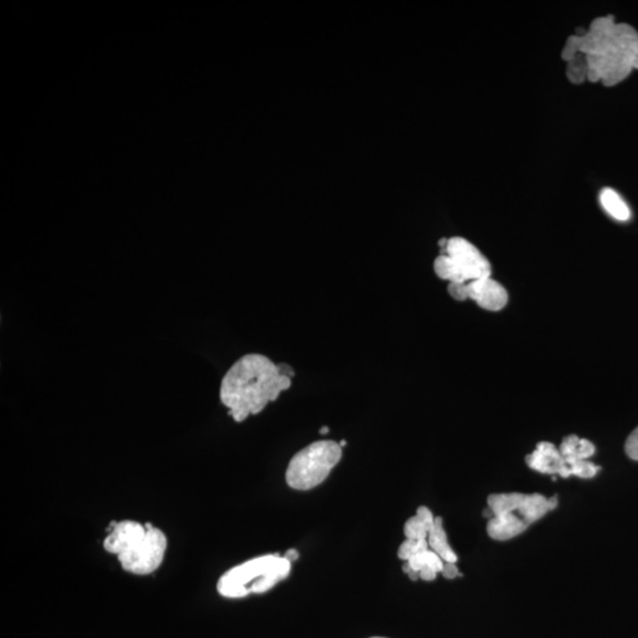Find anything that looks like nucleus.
<instances>
[{
    "label": "nucleus",
    "mask_w": 638,
    "mask_h": 638,
    "mask_svg": "<svg viewBox=\"0 0 638 638\" xmlns=\"http://www.w3.org/2000/svg\"><path fill=\"white\" fill-rule=\"evenodd\" d=\"M405 563L409 565V568H411L412 570L420 572L421 568L428 567L433 568V570L437 571L438 574H440L445 565V561L442 560L441 558L438 557V554L430 549L423 551V552L415 554V556L409 558V560L405 561Z\"/></svg>",
    "instance_id": "2eb2a0df"
},
{
    "label": "nucleus",
    "mask_w": 638,
    "mask_h": 638,
    "mask_svg": "<svg viewBox=\"0 0 638 638\" xmlns=\"http://www.w3.org/2000/svg\"><path fill=\"white\" fill-rule=\"evenodd\" d=\"M587 81L614 86L638 70V32L629 24H616L610 39L601 53L589 54Z\"/></svg>",
    "instance_id": "7ed1b4c3"
},
{
    "label": "nucleus",
    "mask_w": 638,
    "mask_h": 638,
    "mask_svg": "<svg viewBox=\"0 0 638 638\" xmlns=\"http://www.w3.org/2000/svg\"><path fill=\"white\" fill-rule=\"evenodd\" d=\"M626 452L630 459L638 462V427L629 435L626 444Z\"/></svg>",
    "instance_id": "a211bd4d"
},
{
    "label": "nucleus",
    "mask_w": 638,
    "mask_h": 638,
    "mask_svg": "<svg viewBox=\"0 0 638 638\" xmlns=\"http://www.w3.org/2000/svg\"><path fill=\"white\" fill-rule=\"evenodd\" d=\"M375 638H380V637H375Z\"/></svg>",
    "instance_id": "393cba45"
},
{
    "label": "nucleus",
    "mask_w": 638,
    "mask_h": 638,
    "mask_svg": "<svg viewBox=\"0 0 638 638\" xmlns=\"http://www.w3.org/2000/svg\"><path fill=\"white\" fill-rule=\"evenodd\" d=\"M342 459V447L335 441H316L297 453L286 470L290 487L307 491L321 485Z\"/></svg>",
    "instance_id": "423d86ee"
},
{
    "label": "nucleus",
    "mask_w": 638,
    "mask_h": 638,
    "mask_svg": "<svg viewBox=\"0 0 638 638\" xmlns=\"http://www.w3.org/2000/svg\"><path fill=\"white\" fill-rule=\"evenodd\" d=\"M441 574L444 575L445 578L453 579L458 577L459 570L455 563H445L444 568H442Z\"/></svg>",
    "instance_id": "6ab92c4d"
},
{
    "label": "nucleus",
    "mask_w": 638,
    "mask_h": 638,
    "mask_svg": "<svg viewBox=\"0 0 638 638\" xmlns=\"http://www.w3.org/2000/svg\"><path fill=\"white\" fill-rule=\"evenodd\" d=\"M567 76L568 81L575 85H581L587 79V61L585 54H576L572 60L567 61Z\"/></svg>",
    "instance_id": "dca6fc26"
},
{
    "label": "nucleus",
    "mask_w": 638,
    "mask_h": 638,
    "mask_svg": "<svg viewBox=\"0 0 638 638\" xmlns=\"http://www.w3.org/2000/svg\"><path fill=\"white\" fill-rule=\"evenodd\" d=\"M437 576L438 572L433 570L431 568L425 567L420 570V578H421L422 581H434V579L437 578Z\"/></svg>",
    "instance_id": "aec40b11"
},
{
    "label": "nucleus",
    "mask_w": 638,
    "mask_h": 638,
    "mask_svg": "<svg viewBox=\"0 0 638 638\" xmlns=\"http://www.w3.org/2000/svg\"><path fill=\"white\" fill-rule=\"evenodd\" d=\"M560 451L570 470L572 463L589 460L594 454L596 448L585 438H578L577 435H568L561 442Z\"/></svg>",
    "instance_id": "9b49d317"
},
{
    "label": "nucleus",
    "mask_w": 638,
    "mask_h": 638,
    "mask_svg": "<svg viewBox=\"0 0 638 638\" xmlns=\"http://www.w3.org/2000/svg\"><path fill=\"white\" fill-rule=\"evenodd\" d=\"M291 564L284 556L266 554L231 568L217 581V593L226 598H242L271 590L291 572Z\"/></svg>",
    "instance_id": "20e7f679"
},
{
    "label": "nucleus",
    "mask_w": 638,
    "mask_h": 638,
    "mask_svg": "<svg viewBox=\"0 0 638 638\" xmlns=\"http://www.w3.org/2000/svg\"><path fill=\"white\" fill-rule=\"evenodd\" d=\"M291 384V379L282 375L279 365L266 355L248 354L225 373L220 401L235 422H242L262 413Z\"/></svg>",
    "instance_id": "f257e3e1"
},
{
    "label": "nucleus",
    "mask_w": 638,
    "mask_h": 638,
    "mask_svg": "<svg viewBox=\"0 0 638 638\" xmlns=\"http://www.w3.org/2000/svg\"><path fill=\"white\" fill-rule=\"evenodd\" d=\"M319 431H321V434H323V435L329 433V427H322L321 430H319Z\"/></svg>",
    "instance_id": "5701e85b"
},
{
    "label": "nucleus",
    "mask_w": 638,
    "mask_h": 638,
    "mask_svg": "<svg viewBox=\"0 0 638 638\" xmlns=\"http://www.w3.org/2000/svg\"><path fill=\"white\" fill-rule=\"evenodd\" d=\"M435 518L429 509L419 507L414 517L409 518L405 524V535L409 539L422 540L428 539V535L433 528Z\"/></svg>",
    "instance_id": "ddd939ff"
},
{
    "label": "nucleus",
    "mask_w": 638,
    "mask_h": 638,
    "mask_svg": "<svg viewBox=\"0 0 638 638\" xmlns=\"http://www.w3.org/2000/svg\"><path fill=\"white\" fill-rule=\"evenodd\" d=\"M346 445H347L346 440H342V441L339 442L340 447H344V446H346Z\"/></svg>",
    "instance_id": "b1692460"
},
{
    "label": "nucleus",
    "mask_w": 638,
    "mask_h": 638,
    "mask_svg": "<svg viewBox=\"0 0 638 638\" xmlns=\"http://www.w3.org/2000/svg\"><path fill=\"white\" fill-rule=\"evenodd\" d=\"M429 549V544L427 539L416 540V539H405L401 546L398 547L397 556L402 560L407 561L409 558L415 556L420 552H423Z\"/></svg>",
    "instance_id": "f3484780"
},
{
    "label": "nucleus",
    "mask_w": 638,
    "mask_h": 638,
    "mask_svg": "<svg viewBox=\"0 0 638 638\" xmlns=\"http://www.w3.org/2000/svg\"><path fill=\"white\" fill-rule=\"evenodd\" d=\"M449 295L456 300L472 299L482 309L499 311L503 309L509 300L505 288L491 277L463 284H449Z\"/></svg>",
    "instance_id": "6e6552de"
},
{
    "label": "nucleus",
    "mask_w": 638,
    "mask_h": 638,
    "mask_svg": "<svg viewBox=\"0 0 638 638\" xmlns=\"http://www.w3.org/2000/svg\"><path fill=\"white\" fill-rule=\"evenodd\" d=\"M147 531V524H140L134 520H123L115 523L110 533L103 542L104 550L116 557L121 556L134 545Z\"/></svg>",
    "instance_id": "9d476101"
},
{
    "label": "nucleus",
    "mask_w": 638,
    "mask_h": 638,
    "mask_svg": "<svg viewBox=\"0 0 638 638\" xmlns=\"http://www.w3.org/2000/svg\"><path fill=\"white\" fill-rule=\"evenodd\" d=\"M284 557L286 560L290 561V563H293V561L299 560V551L295 549L289 550L288 552L284 554Z\"/></svg>",
    "instance_id": "4be33fe9"
},
{
    "label": "nucleus",
    "mask_w": 638,
    "mask_h": 638,
    "mask_svg": "<svg viewBox=\"0 0 638 638\" xmlns=\"http://www.w3.org/2000/svg\"><path fill=\"white\" fill-rule=\"evenodd\" d=\"M558 500L542 495L500 493L488 498L487 532L495 540H509L527 531L533 523L542 519L550 511L556 509Z\"/></svg>",
    "instance_id": "f03ea898"
},
{
    "label": "nucleus",
    "mask_w": 638,
    "mask_h": 638,
    "mask_svg": "<svg viewBox=\"0 0 638 638\" xmlns=\"http://www.w3.org/2000/svg\"><path fill=\"white\" fill-rule=\"evenodd\" d=\"M441 255L435 259L434 271L449 284H463L491 277L487 258L465 238L453 237L440 241Z\"/></svg>",
    "instance_id": "39448f33"
},
{
    "label": "nucleus",
    "mask_w": 638,
    "mask_h": 638,
    "mask_svg": "<svg viewBox=\"0 0 638 638\" xmlns=\"http://www.w3.org/2000/svg\"><path fill=\"white\" fill-rule=\"evenodd\" d=\"M279 369H281V372L282 375L290 377V379H292L293 376H295V371L290 365L288 364H278Z\"/></svg>",
    "instance_id": "412c9836"
},
{
    "label": "nucleus",
    "mask_w": 638,
    "mask_h": 638,
    "mask_svg": "<svg viewBox=\"0 0 638 638\" xmlns=\"http://www.w3.org/2000/svg\"><path fill=\"white\" fill-rule=\"evenodd\" d=\"M527 462L530 469L539 473L561 478L571 477L564 456L561 455L560 449L551 442H540L536 445V451L528 456Z\"/></svg>",
    "instance_id": "1a4fd4ad"
},
{
    "label": "nucleus",
    "mask_w": 638,
    "mask_h": 638,
    "mask_svg": "<svg viewBox=\"0 0 638 638\" xmlns=\"http://www.w3.org/2000/svg\"><path fill=\"white\" fill-rule=\"evenodd\" d=\"M427 540L429 549L434 551L445 563H456L458 557L449 545L447 533L445 531L444 521L441 518H435L434 527L428 535Z\"/></svg>",
    "instance_id": "f8f14e48"
},
{
    "label": "nucleus",
    "mask_w": 638,
    "mask_h": 638,
    "mask_svg": "<svg viewBox=\"0 0 638 638\" xmlns=\"http://www.w3.org/2000/svg\"><path fill=\"white\" fill-rule=\"evenodd\" d=\"M168 540L165 533L147 524V531L126 553L118 557L123 570L136 576L154 574L165 560Z\"/></svg>",
    "instance_id": "0eeeda50"
},
{
    "label": "nucleus",
    "mask_w": 638,
    "mask_h": 638,
    "mask_svg": "<svg viewBox=\"0 0 638 638\" xmlns=\"http://www.w3.org/2000/svg\"><path fill=\"white\" fill-rule=\"evenodd\" d=\"M600 201L601 208L611 217L618 221H628L632 217L629 206L623 200L621 195L612 188H604L601 192Z\"/></svg>",
    "instance_id": "4468645a"
}]
</instances>
